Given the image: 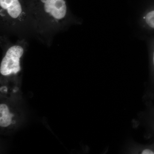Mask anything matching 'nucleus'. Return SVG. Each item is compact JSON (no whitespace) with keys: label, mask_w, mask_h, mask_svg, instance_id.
Listing matches in <instances>:
<instances>
[{"label":"nucleus","mask_w":154,"mask_h":154,"mask_svg":"<svg viewBox=\"0 0 154 154\" xmlns=\"http://www.w3.org/2000/svg\"><path fill=\"white\" fill-rule=\"evenodd\" d=\"M31 8L34 35L50 45L55 35L67 30L73 22L65 0H38Z\"/></svg>","instance_id":"obj_1"},{"label":"nucleus","mask_w":154,"mask_h":154,"mask_svg":"<svg viewBox=\"0 0 154 154\" xmlns=\"http://www.w3.org/2000/svg\"><path fill=\"white\" fill-rule=\"evenodd\" d=\"M0 28L3 35L35 36L31 8L24 7L20 0H0Z\"/></svg>","instance_id":"obj_2"},{"label":"nucleus","mask_w":154,"mask_h":154,"mask_svg":"<svg viewBox=\"0 0 154 154\" xmlns=\"http://www.w3.org/2000/svg\"><path fill=\"white\" fill-rule=\"evenodd\" d=\"M1 45L3 52L0 66L1 74L4 76L17 75L21 71V58L28 45L26 38H21L13 43L6 35H1Z\"/></svg>","instance_id":"obj_3"},{"label":"nucleus","mask_w":154,"mask_h":154,"mask_svg":"<svg viewBox=\"0 0 154 154\" xmlns=\"http://www.w3.org/2000/svg\"><path fill=\"white\" fill-rule=\"evenodd\" d=\"M0 125L2 127L8 126L12 123V117L14 115L9 112L7 105L1 104L0 105Z\"/></svg>","instance_id":"obj_4"},{"label":"nucleus","mask_w":154,"mask_h":154,"mask_svg":"<svg viewBox=\"0 0 154 154\" xmlns=\"http://www.w3.org/2000/svg\"><path fill=\"white\" fill-rule=\"evenodd\" d=\"M144 19L149 27L154 28V10L147 13Z\"/></svg>","instance_id":"obj_5"},{"label":"nucleus","mask_w":154,"mask_h":154,"mask_svg":"<svg viewBox=\"0 0 154 154\" xmlns=\"http://www.w3.org/2000/svg\"><path fill=\"white\" fill-rule=\"evenodd\" d=\"M141 154H154V152L152 151L150 149H146L144 150L142 152Z\"/></svg>","instance_id":"obj_6"},{"label":"nucleus","mask_w":154,"mask_h":154,"mask_svg":"<svg viewBox=\"0 0 154 154\" xmlns=\"http://www.w3.org/2000/svg\"><path fill=\"white\" fill-rule=\"evenodd\" d=\"M153 62H154V55H153Z\"/></svg>","instance_id":"obj_7"}]
</instances>
